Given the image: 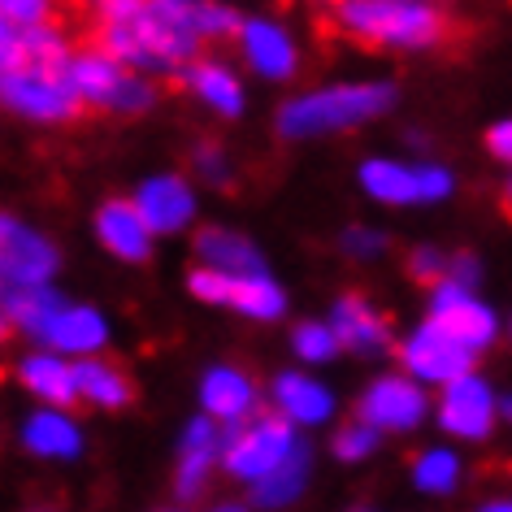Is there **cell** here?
<instances>
[{"instance_id": "obj_1", "label": "cell", "mask_w": 512, "mask_h": 512, "mask_svg": "<svg viewBox=\"0 0 512 512\" xmlns=\"http://www.w3.org/2000/svg\"><path fill=\"white\" fill-rule=\"evenodd\" d=\"M196 5H135L113 0L96 9L92 48L109 53L122 66H152V70H183L196 57Z\"/></svg>"}, {"instance_id": "obj_2", "label": "cell", "mask_w": 512, "mask_h": 512, "mask_svg": "<svg viewBox=\"0 0 512 512\" xmlns=\"http://www.w3.org/2000/svg\"><path fill=\"white\" fill-rule=\"evenodd\" d=\"M335 27L343 35H356L365 44H443L452 31V18L430 5H391V0H352L335 9Z\"/></svg>"}, {"instance_id": "obj_3", "label": "cell", "mask_w": 512, "mask_h": 512, "mask_svg": "<svg viewBox=\"0 0 512 512\" xmlns=\"http://www.w3.org/2000/svg\"><path fill=\"white\" fill-rule=\"evenodd\" d=\"M391 96L395 92L387 83H369V87H335V92H317V96L291 100V105L278 113V131H283L287 139L343 131V126H356V122L382 113L391 105Z\"/></svg>"}, {"instance_id": "obj_4", "label": "cell", "mask_w": 512, "mask_h": 512, "mask_svg": "<svg viewBox=\"0 0 512 512\" xmlns=\"http://www.w3.org/2000/svg\"><path fill=\"white\" fill-rule=\"evenodd\" d=\"M296 452V439H291V426L283 417H252L248 426H226V469L239 473V478H270V473L283 465V460Z\"/></svg>"}, {"instance_id": "obj_5", "label": "cell", "mask_w": 512, "mask_h": 512, "mask_svg": "<svg viewBox=\"0 0 512 512\" xmlns=\"http://www.w3.org/2000/svg\"><path fill=\"white\" fill-rule=\"evenodd\" d=\"M5 100L22 109L27 118H70L79 113V92L70 83V70H31V74H5Z\"/></svg>"}, {"instance_id": "obj_6", "label": "cell", "mask_w": 512, "mask_h": 512, "mask_svg": "<svg viewBox=\"0 0 512 512\" xmlns=\"http://www.w3.org/2000/svg\"><path fill=\"white\" fill-rule=\"evenodd\" d=\"M473 361V352L465 348V343H456L447 330H439L434 322H426L417 330L413 339L404 343V365L413 369L417 378H426V382H460V378H469L465 369Z\"/></svg>"}, {"instance_id": "obj_7", "label": "cell", "mask_w": 512, "mask_h": 512, "mask_svg": "<svg viewBox=\"0 0 512 512\" xmlns=\"http://www.w3.org/2000/svg\"><path fill=\"white\" fill-rule=\"evenodd\" d=\"M439 330H447L456 343L465 348H486L495 339V317L491 309H482L478 300H469V291L447 278L443 287H434V317H430Z\"/></svg>"}, {"instance_id": "obj_8", "label": "cell", "mask_w": 512, "mask_h": 512, "mask_svg": "<svg viewBox=\"0 0 512 512\" xmlns=\"http://www.w3.org/2000/svg\"><path fill=\"white\" fill-rule=\"evenodd\" d=\"M426 413V395L408 378H378L361 400V421L369 430H408Z\"/></svg>"}, {"instance_id": "obj_9", "label": "cell", "mask_w": 512, "mask_h": 512, "mask_svg": "<svg viewBox=\"0 0 512 512\" xmlns=\"http://www.w3.org/2000/svg\"><path fill=\"white\" fill-rule=\"evenodd\" d=\"M491 417H495V400L482 378H460L443 391V408H439L443 430L460 434V439H482L491 430Z\"/></svg>"}, {"instance_id": "obj_10", "label": "cell", "mask_w": 512, "mask_h": 512, "mask_svg": "<svg viewBox=\"0 0 512 512\" xmlns=\"http://www.w3.org/2000/svg\"><path fill=\"white\" fill-rule=\"evenodd\" d=\"M5 278H9V291L18 287H44V278L53 274L57 265V252L48 248L40 235L22 230L14 217H5Z\"/></svg>"}, {"instance_id": "obj_11", "label": "cell", "mask_w": 512, "mask_h": 512, "mask_svg": "<svg viewBox=\"0 0 512 512\" xmlns=\"http://www.w3.org/2000/svg\"><path fill=\"white\" fill-rule=\"evenodd\" d=\"M126 66L122 61H113L109 53H100V48H79L70 61V83H74V92H79L83 105H118V92L126 87Z\"/></svg>"}, {"instance_id": "obj_12", "label": "cell", "mask_w": 512, "mask_h": 512, "mask_svg": "<svg viewBox=\"0 0 512 512\" xmlns=\"http://www.w3.org/2000/svg\"><path fill=\"white\" fill-rule=\"evenodd\" d=\"M96 230H100V243L109 252H118L122 261H144L148 256V222L139 217L135 204L126 200H109L105 209L96 213Z\"/></svg>"}, {"instance_id": "obj_13", "label": "cell", "mask_w": 512, "mask_h": 512, "mask_svg": "<svg viewBox=\"0 0 512 512\" xmlns=\"http://www.w3.org/2000/svg\"><path fill=\"white\" fill-rule=\"evenodd\" d=\"M330 330H335V339H339V348H348V352H382L387 348V322L369 309V304L361 296H348V300H339V309L335 317H330Z\"/></svg>"}, {"instance_id": "obj_14", "label": "cell", "mask_w": 512, "mask_h": 512, "mask_svg": "<svg viewBox=\"0 0 512 512\" xmlns=\"http://www.w3.org/2000/svg\"><path fill=\"white\" fill-rule=\"evenodd\" d=\"M135 209L148 222V230H178L191 222L196 200H191L187 183H178V178H152L135 196Z\"/></svg>"}, {"instance_id": "obj_15", "label": "cell", "mask_w": 512, "mask_h": 512, "mask_svg": "<svg viewBox=\"0 0 512 512\" xmlns=\"http://www.w3.org/2000/svg\"><path fill=\"white\" fill-rule=\"evenodd\" d=\"M61 300L48 287H18L5 296V317L9 326L31 339H53V326L61 322Z\"/></svg>"}, {"instance_id": "obj_16", "label": "cell", "mask_w": 512, "mask_h": 512, "mask_svg": "<svg viewBox=\"0 0 512 512\" xmlns=\"http://www.w3.org/2000/svg\"><path fill=\"white\" fill-rule=\"evenodd\" d=\"M196 252L204 256V265L217 274H230V278H265V261L256 256V248L248 239L230 235V230H204Z\"/></svg>"}, {"instance_id": "obj_17", "label": "cell", "mask_w": 512, "mask_h": 512, "mask_svg": "<svg viewBox=\"0 0 512 512\" xmlns=\"http://www.w3.org/2000/svg\"><path fill=\"white\" fill-rule=\"evenodd\" d=\"M243 48H248L252 66L270 74V79H287L296 70V48H291L283 27H274V22H248L243 27Z\"/></svg>"}, {"instance_id": "obj_18", "label": "cell", "mask_w": 512, "mask_h": 512, "mask_svg": "<svg viewBox=\"0 0 512 512\" xmlns=\"http://www.w3.org/2000/svg\"><path fill=\"white\" fill-rule=\"evenodd\" d=\"M22 387L31 395H40L44 404H70L79 395L74 365H61L57 356H27L22 361Z\"/></svg>"}, {"instance_id": "obj_19", "label": "cell", "mask_w": 512, "mask_h": 512, "mask_svg": "<svg viewBox=\"0 0 512 512\" xmlns=\"http://www.w3.org/2000/svg\"><path fill=\"white\" fill-rule=\"evenodd\" d=\"M204 408H209L213 417H222L226 426H235V421L248 417V408H252V387H248V378L235 374V369H213L209 378H204Z\"/></svg>"}, {"instance_id": "obj_20", "label": "cell", "mask_w": 512, "mask_h": 512, "mask_svg": "<svg viewBox=\"0 0 512 512\" xmlns=\"http://www.w3.org/2000/svg\"><path fill=\"white\" fill-rule=\"evenodd\" d=\"M217 439L222 434L213 430V421H191L187 426V439H183V469H178V495L191 499L200 491V482H204V473H209L213 465V456H217Z\"/></svg>"}, {"instance_id": "obj_21", "label": "cell", "mask_w": 512, "mask_h": 512, "mask_svg": "<svg viewBox=\"0 0 512 512\" xmlns=\"http://www.w3.org/2000/svg\"><path fill=\"white\" fill-rule=\"evenodd\" d=\"M361 183L369 187V196H378L387 204L421 200V174L404 170V165H395V161H369L361 170Z\"/></svg>"}, {"instance_id": "obj_22", "label": "cell", "mask_w": 512, "mask_h": 512, "mask_svg": "<svg viewBox=\"0 0 512 512\" xmlns=\"http://www.w3.org/2000/svg\"><path fill=\"white\" fill-rule=\"evenodd\" d=\"M304 469H309V452L296 443V452H291L283 465H278L270 478H261L256 482V491H252V499L261 508H283V504H291V499L300 495V486H304Z\"/></svg>"}, {"instance_id": "obj_23", "label": "cell", "mask_w": 512, "mask_h": 512, "mask_svg": "<svg viewBox=\"0 0 512 512\" xmlns=\"http://www.w3.org/2000/svg\"><path fill=\"white\" fill-rule=\"evenodd\" d=\"M274 395L283 404L287 417H300V421H326L330 413V395L317 387L313 378H300V374H283L274 382Z\"/></svg>"}, {"instance_id": "obj_24", "label": "cell", "mask_w": 512, "mask_h": 512, "mask_svg": "<svg viewBox=\"0 0 512 512\" xmlns=\"http://www.w3.org/2000/svg\"><path fill=\"white\" fill-rule=\"evenodd\" d=\"M74 382H79V395H87L92 404L122 408L126 400H131V382H126L118 369L105 365V361H83V365H74Z\"/></svg>"}, {"instance_id": "obj_25", "label": "cell", "mask_w": 512, "mask_h": 512, "mask_svg": "<svg viewBox=\"0 0 512 512\" xmlns=\"http://www.w3.org/2000/svg\"><path fill=\"white\" fill-rule=\"evenodd\" d=\"M22 439H27V447L40 456H74L79 452V430L57 413H35L27 421V430H22Z\"/></svg>"}, {"instance_id": "obj_26", "label": "cell", "mask_w": 512, "mask_h": 512, "mask_svg": "<svg viewBox=\"0 0 512 512\" xmlns=\"http://www.w3.org/2000/svg\"><path fill=\"white\" fill-rule=\"evenodd\" d=\"M53 343L61 352H92L105 343V322L92 309H66L61 322L53 326Z\"/></svg>"}, {"instance_id": "obj_27", "label": "cell", "mask_w": 512, "mask_h": 512, "mask_svg": "<svg viewBox=\"0 0 512 512\" xmlns=\"http://www.w3.org/2000/svg\"><path fill=\"white\" fill-rule=\"evenodd\" d=\"M187 83L196 87V92L209 100V105L222 109V113H239V109H243L239 83L230 79L222 66H213V61H200V66H191V70H187Z\"/></svg>"}, {"instance_id": "obj_28", "label": "cell", "mask_w": 512, "mask_h": 512, "mask_svg": "<svg viewBox=\"0 0 512 512\" xmlns=\"http://www.w3.org/2000/svg\"><path fill=\"white\" fill-rule=\"evenodd\" d=\"M230 304H235L239 313H248V317H278L287 309V300H283V291H278L270 278H235V291H230Z\"/></svg>"}, {"instance_id": "obj_29", "label": "cell", "mask_w": 512, "mask_h": 512, "mask_svg": "<svg viewBox=\"0 0 512 512\" xmlns=\"http://www.w3.org/2000/svg\"><path fill=\"white\" fill-rule=\"evenodd\" d=\"M456 469H460V465H456L452 452H426V456L417 460V473H413V478H417L421 491L439 495V491H452V486H456Z\"/></svg>"}, {"instance_id": "obj_30", "label": "cell", "mask_w": 512, "mask_h": 512, "mask_svg": "<svg viewBox=\"0 0 512 512\" xmlns=\"http://www.w3.org/2000/svg\"><path fill=\"white\" fill-rule=\"evenodd\" d=\"M296 352L304 356V361H330V356L339 352V339L330 326H300L296 330Z\"/></svg>"}, {"instance_id": "obj_31", "label": "cell", "mask_w": 512, "mask_h": 512, "mask_svg": "<svg viewBox=\"0 0 512 512\" xmlns=\"http://www.w3.org/2000/svg\"><path fill=\"white\" fill-rule=\"evenodd\" d=\"M408 270H413L417 283H434V287H443L447 278H452V265H447L434 248H417V252H413V265H408Z\"/></svg>"}, {"instance_id": "obj_32", "label": "cell", "mask_w": 512, "mask_h": 512, "mask_svg": "<svg viewBox=\"0 0 512 512\" xmlns=\"http://www.w3.org/2000/svg\"><path fill=\"white\" fill-rule=\"evenodd\" d=\"M187 283H191V291H196L200 300H230V291H235V278H230V274H217V270H209V265L191 274Z\"/></svg>"}, {"instance_id": "obj_33", "label": "cell", "mask_w": 512, "mask_h": 512, "mask_svg": "<svg viewBox=\"0 0 512 512\" xmlns=\"http://www.w3.org/2000/svg\"><path fill=\"white\" fill-rule=\"evenodd\" d=\"M374 443L378 439H374V430H369V426H348L335 439V452H339V460H361V456L374 452Z\"/></svg>"}, {"instance_id": "obj_34", "label": "cell", "mask_w": 512, "mask_h": 512, "mask_svg": "<svg viewBox=\"0 0 512 512\" xmlns=\"http://www.w3.org/2000/svg\"><path fill=\"white\" fill-rule=\"evenodd\" d=\"M0 18H5V27H44L48 9L44 5H18V0H9V5L0 9Z\"/></svg>"}, {"instance_id": "obj_35", "label": "cell", "mask_w": 512, "mask_h": 512, "mask_svg": "<svg viewBox=\"0 0 512 512\" xmlns=\"http://www.w3.org/2000/svg\"><path fill=\"white\" fill-rule=\"evenodd\" d=\"M196 27L200 31H213V35H226L239 27V18L230 9H213V5H196Z\"/></svg>"}, {"instance_id": "obj_36", "label": "cell", "mask_w": 512, "mask_h": 512, "mask_svg": "<svg viewBox=\"0 0 512 512\" xmlns=\"http://www.w3.org/2000/svg\"><path fill=\"white\" fill-rule=\"evenodd\" d=\"M421 200H439L452 191V178H447V170H439V165H421Z\"/></svg>"}, {"instance_id": "obj_37", "label": "cell", "mask_w": 512, "mask_h": 512, "mask_svg": "<svg viewBox=\"0 0 512 512\" xmlns=\"http://www.w3.org/2000/svg\"><path fill=\"white\" fill-rule=\"evenodd\" d=\"M148 100H152V87L144 83V79H135V74H131V79H126V87H122V92H118V105H113V109H144L148 105Z\"/></svg>"}, {"instance_id": "obj_38", "label": "cell", "mask_w": 512, "mask_h": 512, "mask_svg": "<svg viewBox=\"0 0 512 512\" xmlns=\"http://www.w3.org/2000/svg\"><path fill=\"white\" fill-rule=\"evenodd\" d=\"M486 144H491V152L499 161H512V122H499L491 126V135H486Z\"/></svg>"}, {"instance_id": "obj_39", "label": "cell", "mask_w": 512, "mask_h": 512, "mask_svg": "<svg viewBox=\"0 0 512 512\" xmlns=\"http://www.w3.org/2000/svg\"><path fill=\"white\" fill-rule=\"evenodd\" d=\"M348 252H361V256H369V252H382V235H369V230H348Z\"/></svg>"}, {"instance_id": "obj_40", "label": "cell", "mask_w": 512, "mask_h": 512, "mask_svg": "<svg viewBox=\"0 0 512 512\" xmlns=\"http://www.w3.org/2000/svg\"><path fill=\"white\" fill-rule=\"evenodd\" d=\"M200 170L213 178V183H226V165H222V152L217 148H200Z\"/></svg>"}, {"instance_id": "obj_41", "label": "cell", "mask_w": 512, "mask_h": 512, "mask_svg": "<svg viewBox=\"0 0 512 512\" xmlns=\"http://www.w3.org/2000/svg\"><path fill=\"white\" fill-rule=\"evenodd\" d=\"M482 512H512V504H491V508H482Z\"/></svg>"}, {"instance_id": "obj_42", "label": "cell", "mask_w": 512, "mask_h": 512, "mask_svg": "<svg viewBox=\"0 0 512 512\" xmlns=\"http://www.w3.org/2000/svg\"><path fill=\"white\" fill-rule=\"evenodd\" d=\"M504 413H508V417H512V400H504Z\"/></svg>"}, {"instance_id": "obj_43", "label": "cell", "mask_w": 512, "mask_h": 512, "mask_svg": "<svg viewBox=\"0 0 512 512\" xmlns=\"http://www.w3.org/2000/svg\"><path fill=\"white\" fill-rule=\"evenodd\" d=\"M222 512H239V508H222Z\"/></svg>"}, {"instance_id": "obj_44", "label": "cell", "mask_w": 512, "mask_h": 512, "mask_svg": "<svg viewBox=\"0 0 512 512\" xmlns=\"http://www.w3.org/2000/svg\"><path fill=\"white\" fill-rule=\"evenodd\" d=\"M508 196H512V187H508Z\"/></svg>"}]
</instances>
